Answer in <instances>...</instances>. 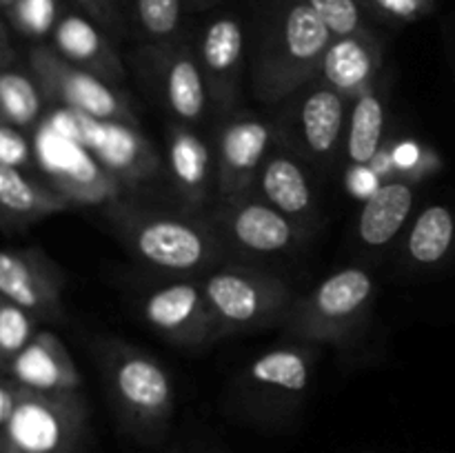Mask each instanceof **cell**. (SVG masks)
I'll list each match as a JSON object with an SVG mask.
<instances>
[{
  "label": "cell",
  "mask_w": 455,
  "mask_h": 453,
  "mask_svg": "<svg viewBox=\"0 0 455 453\" xmlns=\"http://www.w3.org/2000/svg\"><path fill=\"white\" fill-rule=\"evenodd\" d=\"M105 220L138 262L160 274L204 275L229 251L212 218L196 209L169 211L120 195L105 204Z\"/></svg>",
  "instance_id": "obj_1"
},
{
  "label": "cell",
  "mask_w": 455,
  "mask_h": 453,
  "mask_svg": "<svg viewBox=\"0 0 455 453\" xmlns=\"http://www.w3.org/2000/svg\"><path fill=\"white\" fill-rule=\"evenodd\" d=\"M333 34L307 0H269L258 18L251 52V91L267 105L320 78Z\"/></svg>",
  "instance_id": "obj_2"
},
{
  "label": "cell",
  "mask_w": 455,
  "mask_h": 453,
  "mask_svg": "<svg viewBox=\"0 0 455 453\" xmlns=\"http://www.w3.org/2000/svg\"><path fill=\"white\" fill-rule=\"evenodd\" d=\"M93 351L120 425L145 442L163 438L173 413L167 369L145 349L118 338L98 340Z\"/></svg>",
  "instance_id": "obj_3"
},
{
  "label": "cell",
  "mask_w": 455,
  "mask_h": 453,
  "mask_svg": "<svg viewBox=\"0 0 455 453\" xmlns=\"http://www.w3.org/2000/svg\"><path fill=\"white\" fill-rule=\"evenodd\" d=\"M376 300V280L364 266H342L296 298L283 320L291 338L311 345H347L369 318Z\"/></svg>",
  "instance_id": "obj_4"
},
{
  "label": "cell",
  "mask_w": 455,
  "mask_h": 453,
  "mask_svg": "<svg viewBox=\"0 0 455 453\" xmlns=\"http://www.w3.org/2000/svg\"><path fill=\"white\" fill-rule=\"evenodd\" d=\"M315 362L318 349L311 342L267 349L235 376L231 402L253 420H287L305 404Z\"/></svg>",
  "instance_id": "obj_5"
},
{
  "label": "cell",
  "mask_w": 455,
  "mask_h": 453,
  "mask_svg": "<svg viewBox=\"0 0 455 453\" xmlns=\"http://www.w3.org/2000/svg\"><path fill=\"white\" fill-rule=\"evenodd\" d=\"M203 284L220 336L283 324L298 298L283 278L244 265L222 262L203 275Z\"/></svg>",
  "instance_id": "obj_6"
},
{
  "label": "cell",
  "mask_w": 455,
  "mask_h": 453,
  "mask_svg": "<svg viewBox=\"0 0 455 453\" xmlns=\"http://www.w3.org/2000/svg\"><path fill=\"white\" fill-rule=\"evenodd\" d=\"M87 420L89 407L80 391H36L22 385L16 411L0 425V453H76Z\"/></svg>",
  "instance_id": "obj_7"
},
{
  "label": "cell",
  "mask_w": 455,
  "mask_h": 453,
  "mask_svg": "<svg viewBox=\"0 0 455 453\" xmlns=\"http://www.w3.org/2000/svg\"><path fill=\"white\" fill-rule=\"evenodd\" d=\"M133 67L154 93L158 105L167 109L172 123L198 127L212 111L198 47L182 31L164 43H147L133 52Z\"/></svg>",
  "instance_id": "obj_8"
},
{
  "label": "cell",
  "mask_w": 455,
  "mask_h": 453,
  "mask_svg": "<svg viewBox=\"0 0 455 453\" xmlns=\"http://www.w3.org/2000/svg\"><path fill=\"white\" fill-rule=\"evenodd\" d=\"M44 118L80 142L120 185L138 189L163 173L164 163L140 124L98 120L80 111L53 107Z\"/></svg>",
  "instance_id": "obj_9"
},
{
  "label": "cell",
  "mask_w": 455,
  "mask_h": 453,
  "mask_svg": "<svg viewBox=\"0 0 455 453\" xmlns=\"http://www.w3.org/2000/svg\"><path fill=\"white\" fill-rule=\"evenodd\" d=\"M289 105L283 123H275L278 136L307 164L333 167L345 154L351 102L345 93L315 78L284 100Z\"/></svg>",
  "instance_id": "obj_10"
},
{
  "label": "cell",
  "mask_w": 455,
  "mask_h": 453,
  "mask_svg": "<svg viewBox=\"0 0 455 453\" xmlns=\"http://www.w3.org/2000/svg\"><path fill=\"white\" fill-rule=\"evenodd\" d=\"M27 65L34 71L49 105L80 111L98 120L138 124L136 107L123 87H116L92 71L71 65L49 43L31 44L27 52Z\"/></svg>",
  "instance_id": "obj_11"
},
{
  "label": "cell",
  "mask_w": 455,
  "mask_h": 453,
  "mask_svg": "<svg viewBox=\"0 0 455 453\" xmlns=\"http://www.w3.org/2000/svg\"><path fill=\"white\" fill-rule=\"evenodd\" d=\"M36 167L71 204H109L124 187L69 133L43 118L34 131Z\"/></svg>",
  "instance_id": "obj_12"
},
{
  "label": "cell",
  "mask_w": 455,
  "mask_h": 453,
  "mask_svg": "<svg viewBox=\"0 0 455 453\" xmlns=\"http://www.w3.org/2000/svg\"><path fill=\"white\" fill-rule=\"evenodd\" d=\"M140 315L158 336L187 349L222 338L203 275H169L164 282L151 284L140 296Z\"/></svg>",
  "instance_id": "obj_13"
},
{
  "label": "cell",
  "mask_w": 455,
  "mask_h": 453,
  "mask_svg": "<svg viewBox=\"0 0 455 453\" xmlns=\"http://www.w3.org/2000/svg\"><path fill=\"white\" fill-rule=\"evenodd\" d=\"M278 138L275 123L251 111H235L222 120L216 151L218 203L253 194L258 173Z\"/></svg>",
  "instance_id": "obj_14"
},
{
  "label": "cell",
  "mask_w": 455,
  "mask_h": 453,
  "mask_svg": "<svg viewBox=\"0 0 455 453\" xmlns=\"http://www.w3.org/2000/svg\"><path fill=\"white\" fill-rule=\"evenodd\" d=\"M212 220L227 249H235L247 256H275L293 251L300 247L309 231L256 194L218 203Z\"/></svg>",
  "instance_id": "obj_15"
},
{
  "label": "cell",
  "mask_w": 455,
  "mask_h": 453,
  "mask_svg": "<svg viewBox=\"0 0 455 453\" xmlns=\"http://www.w3.org/2000/svg\"><path fill=\"white\" fill-rule=\"evenodd\" d=\"M198 47L212 111L218 120L238 111L247 56V31L243 20L231 12H220L204 22Z\"/></svg>",
  "instance_id": "obj_16"
},
{
  "label": "cell",
  "mask_w": 455,
  "mask_h": 453,
  "mask_svg": "<svg viewBox=\"0 0 455 453\" xmlns=\"http://www.w3.org/2000/svg\"><path fill=\"white\" fill-rule=\"evenodd\" d=\"M65 271L43 249L9 247L0 256V296L29 311L36 320H65Z\"/></svg>",
  "instance_id": "obj_17"
},
{
  "label": "cell",
  "mask_w": 455,
  "mask_h": 453,
  "mask_svg": "<svg viewBox=\"0 0 455 453\" xmlns=\"http://www.w3.org/2000/svg\"><path fill=\"white\" fill-rule=\"evenodd\" d=\"M49 44L71 65L92 71L116 87H123L127 80V67L116 49V40L78 9L62 12L49 36Z\"/></svg>",
  "instance_id": "obj_18"
},
{
  "label": "cell",
  "mask_w": 455,
  "mask_h": 453,
  "mask_svg": "<svg viewBox=\"0 0 455 453\" xmlns=\"http://www.w3.org/2000/svg\"><path fill=\"white\" fill-rule=\"evenodd\" d=\"M253 194L291 220L300 222L307 229H314L311 225L318 218V207H315L311 173L305 160L289 149L280 138L258 173Z\"/></svg>",
  "instance_id": "obj_19"
},
{
  "label": "cell",
  "mask_w": 455,
  "mask_h": 453,
  "mask_svg": "<svg viewBox=\"0 0 455 453\" xmlns=\"http://www.w3.org/2000/svg\"><path fill=\"white\" fill-rule=\"evenodd\" d=\"M385 44L376 31L333 38L320 67V80L355 100L382 83Z\"/></svg>",
  "instance_id": "obj_20"
},
{
  "label": "cell",
  "mask_w": 455,
  "mask_h": 453,
  "mask_svg": "<svg viewBox=\"0 0 455 453\" xmlns=\"http://www.w3.org/2000/svg\"><path fill=\"white\" fill-rule=\"evenodd\" d=\"M167 171L182 203L203 209L216 189V160L209 145L194 127L169 123L167 129Z\"/></svg>",
  "instance_id": "obj_21"
},
{
  "label": "cell",
  "mask_w": 455,
  "mask_h": 453,
  "mask_svg": "<svg viewBox=\"0 0 455 453\" xmlns=\"http://www.w3.org/2000/svg\"><path fill=\"white\" fill-rule=\"evenodd\" d=\"M3 376H12L36 391H78L83 385L74 358L52 331L36 333Z\"/></svg>",
  "instance_id": "obj_22"
},
{
  "label": "cell",
  "mask_w": 455,
  "mask_h": 453,
  "mask_svg": "<svg viewBox=\"0 0 455 453\" xmlns=\"http://www.w3.org/2000/svg\"><path fill=\"white\" fill-rule=\"evenodd\" d=\"M44 96L29 65H22L12 47L9 22L3 25V49H0V123L34 133L43 123Z\"/></svg>",
  "instance_id": "obj_23"
},
{
  "label": "cell",
  "mask_w": 455,
  "mask_h": 453,
  "mask_svg": "<svg viewBox=\"0 0 455 453\" xmlns=\"http://www.w3.org/2000/svg\"><path fill=\"white\" fill-rule=\"evenodd\" d=\"M416 185L411 180L394 178L373 189L360 209L355 234L363 247L385 249L394 242L404 229L413 213Z\"/></svg>",
  "instance_id": "obj_24"
},
{
  "label": "cell",
  "mask_w": 455,
  "mask_h": 453,
  "mask_svg": "<svg viewBox=\"0 0 455 453\" xmlns=\"http://www.w3.org/2000/svg\"><path fill=\"white\" fill-rule=\"evenodd\" d=\"M74 204L31 173L0 164V213L7 231L25 229L31 222L62 213Z\"/></svg>",
  "instance_id": "obj_25"
},
{
  "label": "cell",
  "mask_w": 455,
  "mask_h": 453,
  "mask_svg": "<svg viewBox=\"0 0 455 453\" xmlns=\"http://www.w3.org/2000/svg\"><path fill=\"white\" fill-rule=\"evenodd\" d=\"M387 98L382 83L351 102L345 138V163L349 167H369L385 147Z\"/></svg>",
  "instance_id": "obj_26"
},
{
  "label": "cell",
  "mask_w": 455,
  "mask_h": 453,
  "mask_svg": "<svg viewBox=\"0 0 455 453\" xmlns=\"http://www.w3.org/2000/svg\"><path fill=\"white\" fill-rule=\"evenodd\" d=\"M455 247V213L447 204H429L409 225L403 258L416 269L443 265Z\"/></svg>",
  "instance_id": "obj_27"
},
{
  "label": "cell",
  "mask_w": 455,
  "mask_h": 453,
  "mask_svg": "<svg viewBox=\"0 0 455 453\" xmlns=\"http://www.w3.org/2000/svg\"><path fill=\"white\" fill-rule=\"evenodd\" d=\"M129 31L147 43H164L182 34L187 0H120Z\"/></svg>",
  "instance_id": "obj_28"
},
{
  "label": "cell",
  "mask_w": 455,
  "mask_h": 453,
  "mask_svg": "<svg viewBox=\"0 0 455 453\" xmlns=\"http://www.w3.org/2000/svg\"><path fill=\"white\" fill-rule=\"evenodd\" d=\"M36 318L16 302L0 298V371H7L16 355L34 340Z\"/></svg>",
  "instance_id": "obj_29"
},
{
  "label": "cell",
  "mask_w": 455,
  "mask_h": 453,
  "mask_svg": "<svg viewBox=\"0 0 455 453\" xmlns=\"http://www.w3.org/2000/svg\"><path fill=\"white\" fill-rule=\"evenodd\" d=\"M62 12V0H18L4 12V18L18 34L40 43L44 36H52Z\"/></svg>",
  "instance_id": "obj_30"
},
{
  "label": "cell",
  "mask_w": 455,
  "mask_h": 453,
  "mask_svg": "<svg viewBox=\"0 0 455 453\" xmlns=\"http://www.w3.org/2000/svg\"><path fill=\"white\" fill-rule=\"evenodd\" d=\"M307 4L318 13L333 38L373 31L363 0H307Z\"/></svg>",
  "instance_id": "obj_31"
},
{
  "label": "cell",
  "mask_w": 455,
  "mask_h": 453,
  "mask_svg": "<svg viewBox=\"0 0 455 453\" xmlns=\"http://www.w3.org/2000/svg\"><path fill=\"white\" fill-rule=\"evenodd\" d=\"M371 18L389 25H409L435 12L438 0H363Z\"/></svg>",
  "instance_id": "obj_32"
},
{
  "label": "cell",
  "mask_w": 455,
  "mask_h": 453,
  "mask_svg": "<svg viewBox=\"0 0 455 453\" xmlns=\"http://www.w3.org/2000/svg\"><path fill=\"white\" fill-rule=\"evenodd\" d=\"M0 164L16 167L29 173L31 169L38 171L34 164V145L29 142V133L0 123Z\"/></svg>",
  "instance_id": "obj_33"
},
{
  "label": "cell",
  "mask_w": 455,
  "mask_h": 453,
  "mask_svg": "<svg viewBox=\"0 0 455 453\" xmlns=\"http://www.w3.org/2000/svg\"><path fill=\"white\" fill-rule=\"evenodd\" d=\"M69 3L74 4V9L98 22L114 40L127 34V18H124L120 0H69Z\"/></svg>",
  "instance_id": "obj_34"
},
{
  "label": "cell",
  "mask_w": 455,
  "mask_h": 453,
  "mask_svg": "<svg viewBox=\"0 0 455 453\" xmlns=\"http://www.w3.org/2000/svg\"><path fill=\"white\" fill-rule=\"evenodd\" d=\"M218 3H220V0H187V13L204 12V9H212L213 4Z\"/></svg>",
  "instance_id": "obj_35"
},
{
  "label": "cell",
  "mask_w": 455,
  "mask_h": 453,
  "mask_svg": "<svg viewBox=\"0 0 455 453\" xmlns=\"http://www.w3.org/2000/svg\"><path fill=\"white\" fill-rule=\"evenodd\" d=\"M18 0H0V4H3V12H7L9 7H12V4H16Z\"/></svg>",
  "instance_id": "obj_36"
}]
</instances>
